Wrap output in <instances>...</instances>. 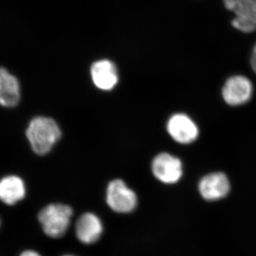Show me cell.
<instances>
[{
  "instance_id": "obj_1",
  "label": "cell",
  "mask_w": 256,
  "mask_h": 256,
  "mask_svg": "<svg viewBox=\"0 0 256 256\" xmlns=\"http://www.w3.org/2000/svg\"><path fill=\"white\" fill-rule=\"evenodd\" d=\"M26 136L32 150L38 156H44L60 140L62 130L54 120L38 116L30 122Z\"/></svg>"
},
{
  "instance_id": "obj_2",
  "label": "cell",
  "mask_w": 256,
  "mask_h": 256,
  "mask_svg": "<svg viewBox=\"0 0 256 256\" xmlns=\"http://www.w3.org/2000/svg\"><path fill=\"white\" fill-rule=\"evenodd\" d=\"M73 215V208L69 205L52 203L40 210L37 218L46 236L58 239L68 232Z\"/></svg>"
},
{
  "instance_id": "obj_3",
  "label": "cell",
  "mask_w": 256,
  "mask_h": 256,
  "mask_svg": "<svg viewBox=\"0 0 256 256\" xmlns=\"http://www.w3.org/2000/svg\"><path fill=\"white\" fill-rule=\"evenodd\" d=\"M106 201L112 212L120 214H128L137 208L138 198L136 192L120 178L112 180L108 184Z\"/></svg>"
},
{
  "instance_id": "obj_4",
  "label": "cell",
  "mask_w": 256,
  "mask_h": 256,
  "mask_svg": "<svg viewBox=\"0 0 256 256\" xmlns=\"http://www.w3.org/2000/svg\"><path fill=\"white\" fill-rule=\"evenodd\" d=\"M224 4L234 14V28L244 33L256 31V0H224Z\"/></svg>"
},
{
  "instance_id": "obj_5",
  "label": "cell",
  "mask_w": 256,
  "mask_h": 256,
  "mask_svg": "<svg viewBox=\"0 0 256 256\" xmlns=\"http://www.w3.org/2000/svg\"><path fill=\"white\" fill-rule=\"evenodd\" d=\"M152 172L161 182L166 184L178 183L183 175L181 160L169 153H161L153 160Z\"/></svg>"
},
{
  "instance_id": "obj_6",
  "label": "cell",
  "mask_w": 256,
  "mask_h": 256,
  "mask_svg": "<svg viewBox=\"0 0 256 256\" xmlns=\"http://www.w3.org/2000/svg\"><path fill=\"white\" fill-rule=\"evenodd\" d=\"M252 82L244 76H234L227 79L222 89L224 101L230 106L246 104L252 98Z\"/></svg>"
},
{
  "instance_id": "obj_7",
  "label": "cell",
  "mask_w": 256,
  "mask_h": 256,
  "mask_svg": "<svg viewBox=\"0 0 256 256\" xmlns=\"http://www.w3.org/2000/svg\"><path fill=\"white\" fill-rule=\"evenodd\" d=\"M104 232V222L92 212L82 214L76 222V236L84 245H92L98 242Z\"/></svg>"
},
{
  "instance_id": "obj_8",
  "label": "cell",
  "mask_w": 256,
  "mask_h": 256,
  "mask_svg": "<svg viewBox=\"0 0 256 256\" xmlns=\"http://www.w3.org/2000/svg\"><path fill=\"white\" fill-rule=\"evenodd\" d=\"M166 130L175 142L188 144L194 142L198 136V128L188 114H176L172 116L166 124Z\"/></svg>"
},
{
  "instance_id": "obj_9",
  "label": "cell",
  "mask_w": 256,
  "mask_h": 256,
  "mask_svg": "<svg viewBox=\"0 0 256 256\" xmlns=\"http://www.w3.org/2000/svg\"><path fill=\"white\" fill-rule=\"evenodd\" d=\"M230 182L226 175L222 172H214L206 175L200 180L198 191L207 201H217L228 194Z\"/></svg>"
},
{
  "instance_id": "obj_10",
  "label": "cell",
  "mask_w": 256,
  "mask_h": 256,
  "mask_svg": "<svg viewBox=\"0 0 256 256\" xmlns=\"http://www.w3.org/2000/svg\"><path fill=\"white\" fill-rule=\"evenodd\" d=\"M90 75L94 85L100 90H112L118 82L117 68L110 60H99L92 64Z\"/></svg>"
},
{
  "instance_id": "obj_11",
  "label": "cell",
  "mask_w": 256,
  "mask_h": 256,
  "mask_svg": "<svg viewBox=\"0 0 256 256\" xmlns=\"http://www.w3.org/2000/svg\"><path fill=\"white\" fill-rule=\"evenodd\" d=\"M24 182L15 175L4 176L0 182V198L4 204L14 206L26 196Z\"/></svg>"
},
{
  "instance_id": "obj_12",
  "label": "cell",
  "mask_w": 256,
  "mask_h": 256,
  "mask_svg": "<svg viewBox=\"0 0 256 256\" xmlns=\"http://www.w3.org/2000/svg\"><path fill=\"white\" fill-rule=\"evenodd\" d=\"M20 100V84L18 78L6 69L0 70V102L6 108L15 107Z\"/></svg>"
},
{
  "instance_id": "obj_13",
  "label": "cell",
  "mask_w": 256,
  "mask_h": 256,
  "mask_svg": "<svg viewBox=\"0 0 256 256\" xmlns=\"http://www.w3.org/2000/svg\"><path fill=\"white\" fill-rule=\"evenodd\" d=\"M250 64H252V70L256 74V44L252 48Z\"/></svg>"
},
{
  "instance_id": "obj_14",
  "label": "cell",
  "mask_w": 256,
  "mask_h": 256,
  "mask_svg": "<svg viewBox=\"0 0 256 256\" xmlns=\"http://www.w3.org/2000/svg\"><path fill=\"white\" fill-rule=\"evenodd\" d=\"M18 256H43L40 254V252H36L34 250H31V249H28V250H24Z\"/></svg>"
},
{
  "instance_id": "obj_15",
  "label": "cell",
  "mask_w": 256,
  "mask_h": 256,
  "mask_svg": "<svg viewBox=\"0 0 256 256\" xmlns=\"http://www.w3.org/2000/svg\"><path fill=\"white\" fill-rule=\"evenodd\" d=\"M62 256H76L72 255V254H66V255H63Z\"/></svg>"
}]
</instances>
